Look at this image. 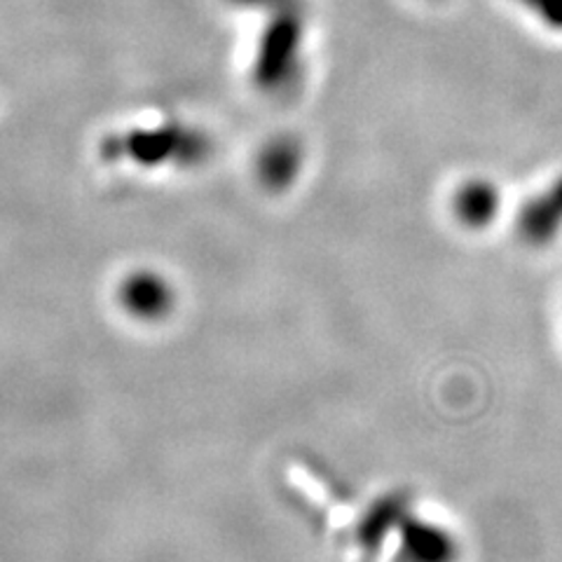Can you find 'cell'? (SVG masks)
<instances>
[{
	"label": "cell",
	"mask_w": 562,
	"mask_h": 562,
	"mask_svg": "<svg viewBox=\"0 0 562 562\" xmlns=\"http://www.w3.org/2000/svg\"><path fill=\"white\" fill-rule=\"evenodd\" d=\"M518 231L530 244H549L562 231V179L520 211Z\"/></svg>",
	"instance_id": "6da1fadb"
},
{
	"label": "cell",
	"mask_w": 562,
	"mask_h": 562,
	"mask_svg": "<svg viewBox=\"0 0 562 562\" xmlns=\"http://www.w3.org/2000/svg\"><path fill=\"white\" fill-rule=\"evenodd\" d=\"M499 190L490 181H469L457 192V216L469 227H485L499 214Z\"/></svg>",
	"instance_id": "7a4b0ae2"
},
{
	"label": "cell",
	"mask_w": 562,
	"mask_h": 562,
	"mask_svg": "<svg viewBox=\"0 0 562 562\" xmlns=\"http://www.w3.org/2000/svg\"><path fill=\"white\" fill-rule=\"evenodd\" d=\"M518 3L532 10L543 24L562 29V0H518Z\"/></svg>",
	"instance_id": "3957f363"
}]
</instances>
